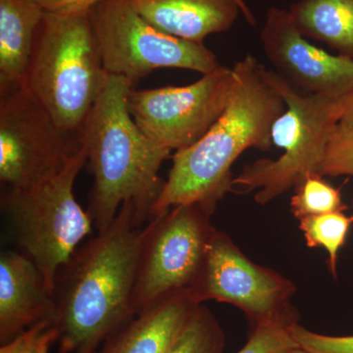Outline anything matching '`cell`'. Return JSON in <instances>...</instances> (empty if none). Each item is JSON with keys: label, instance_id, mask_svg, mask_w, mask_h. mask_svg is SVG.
<instances>
[{"label": "cell", "instance_id": "cell-12", "mask_svg": "<svg viewBox=\"0 0 353 353\" xmlns=\"http://www.w3.org/2000/svg\"><path fill=\"white\" fill-rule=\"evenodd\" d=\"M265 55L301 92L343 99L353 90V60L309 43L289 11L271 7L261 31Z\"/></svg>", "mask_w": 353, "mask_h": 353}, {"label": "cell", "instance_id": "cell-27", "mask_svg": "<svg viewBox=\"0 0 353 353\" xmlns=\"http://www.w3.org/2000/svg\"><path fill=\"white\" fill-rule=\"evenodd\" d=\"M282 353H309L304 350L303 348L297 347L294 348H292V350H287V352H284Z\"/></svg>", "mask_w": 353, "mask_h": 353}, {"label": "cell", "instance_id": "cell-11", "mask_svg": "<svg viewBox=\"0 0 353 353\" xmlns=\"http://www.w3.org/2000/svg\"><path fill=\"white\" fill-rule=\"evenodd\" d=\"M83 146L24 88L0 95V183L24 189L57 173Z\"/></svg>", "mask_w": 353, "mask_h": 353}, {"label": "cell", "instance_id": "cell-22", "mask_svg": "<svg viewBox=\"0 0 353 353\" xmlns=\"http://www.w3.org/2000/svg\"><path fill=\"white\" fill-rule=\"evenodd\" d=\"M58 331L53 322H43L28 329L0 347V353H50L57 345Z\"/></svg>", "mask_w": 353, "mask_h": 353}, {"label": "cell", "instance_id": "cell-9", "mask_svg": "<svg viewBox=\"0 0 353 353\" xmlns=\"http://www.w3.org/2000/svg\"><path fill=\"white\" fill-rule=\"evenodd\" d=\"M233 69L222 66L185 87L132 88L128 106L152 143L178 152L196 143L219 119L233 85Z\"/></svg>", "mask_w": 353, "mask_h": 353}, {"label": "cell", "instance_id": "cell-10", "mask_svg": "<svg viewBox=\"0 0 353 353\" xmlns=\"http://www.w3.org/2000/svg\"><path fill=\"white\" fill-rule=\"evenodd\" d=\"M296 290L289 279L254 263L228 234L216 231L190 294L199 303L215 301L236 306L253 329L278 320L299 319L290 305Z\"/></svg>", "mask_w": 353, "mask_h": 353}, {"label": "cell", "instance_id": "cell-24", "mask_svg": "<svg viewBox=\"0 0 353 353\" xmlns=\"http://www.w3.org/2000/svg\"><path fill=\"white\" fill-rule=\"evenodd\" d=\"M299 347L309 353H353V336H329L315 333L299 323L290 328Z\"/></svg>", "mask_w": 353, "mask_h": 353}, {"label": "cell", "instance_id": "cell-16", "mask_svg": "<svg viewBox=\"0 0 353 353\" xmlns=\"http://www.w3.org/2000/svg\"><path fill=\"white\" fill-rule=\"evenodd\" d=\"M43 14L32 0H0V95L23 88Z\"/></svg>", "mask_w": 353, "mask_h": 353}, {"label": "cell", "instance_id": "cell-2", "mask_svg": "<svg viewBox=\"0 0 353 353\" xmlns=\"http://www.w3.org/2000/svg\"><path fill=\"white\" fill-rule=\"evenodd\" d=\"M224 112L199 141L174 153L173 164L152 216L180 204H199L212 214L232 190L231 168L248 148L270 150L271 129L284 112V99L266 82L263 66L246 54L233 68Z\"/></svg>", "mask_w": 353, "mask_h": 353}, {"label": "cell", "instance_id": "cell-15", "mask_svg": "<svg viewBox=\"0 0 353 353\" xmlns=\"http://www.w3.org/2000/svg\"><path fill=\"white\" fill-rule=\"evenodd\" d=\"M199 304L188 292L166 297L134 316L95 353H167Z\"/></svg>", "mask_w": 353, "mask_h": 353}, {"label": "cell", "instance_id": "cell-21", "mask_svg": "<svg viewBox=\"0 0 353 353\" xmlns=\"http://www.w3.org/2000/svg\"><path fill=\"white\" fill-rule=\"evenodd\" d=\"M299 319H283L253 328L245 347L236 353H282L299 347L290 328Z\"/></svg>", "mask_w": 353, "mask_h": 353}, {"label": "cell", "instance_id": "cell-5", "mask_svg": "<svg viewBox=\"0 0 353 353\" xmlns=\"http://www.w3.org/2000/svg\"><path fill=\"white\" fill-rule=\"evenodd\" d=\"M263 77L285 101V111L271 129L272 143L283 153L278 159H259L246 165L232 181V190H257L254 201L260 205L296 188L309 174L321 175L327 146L338 126L343 99L306 94L264 67Z\"/></svg>", "mask_w": 353, "mask_h": 353}, {"label": "cell", "instance_id": "cell-17", "mask_svg": "<svg viewBox=\"0 0 353 353\" xmlns=\"http://www.w3.org/2000/svg\"><path fill=\"white\" fill-rule=\"evenodd\" d=\"M289 12L304 37L353 60V0H299Z\"/></svg>", "mask_w": 353, "mask_h": 353}, {"label": "cell", "instance_id": "cell-20", "mask_svg": "<svg viewBox=\"0 0 353 353\" xmlns=\"http://www.w3.org/2000/svg\"><path fill=\"white\" fill-rule=\"evenodd\" d=\"M347 205L343 201L341 190L323 179L320 174H309L296 187L290 199V210L297 220L310 216L345 212Z\"/></svg>", "mask_w": 353, "mask_h": 353}, {"label": "cell", "instance_id": "cell-8", "mask_svg": "<svg viewBox=\"0 0 353 353\" xmlns=\"http://www.w3.org/2000/svg\"><path fill=\"white\" fill-rule=\"evenodd\" d=\"M199 204H180L150 217L139 252L132 305L134 314L196 284L217 230Z\"/></svg>", "mask_w": 353, "mask_h": 353}, {"label": "cell", "instance_id": "cell-4", "mask_svg": "<svg viewBox=\"0 0 353 353\" xmlns=\"http://www.w3.org/2000/svg\"><path fill=\"white\" fill-rule=\"evenodd\" d=\"M88 11L43 14L23 85L78 141L108 76Z\"/></svg>", "mask_w": 353, "mask_h": 353}, {"label": "cell", "instance_id": "cell-29", "mask_svg": "<svg viewBox=\"0 0 353 353\" xmlns=\"http://www.w3.org/2000/svg\"><path fill=\"white\" fill-rule=\"evenodd\" d=\"M352 206H353V201H352Z\"/></svg>", "mask_w": 353, "mask_h": 353}, {"label": "cell", "instance_id": "cell-26", "mask_svg": "<svg viewBox=\"0 0 353 353\" xmlns=\"http://www.w3.org/2000/svg\"><path fill=\"white\" fill-rule=\"evenodd\" d=\"M336 129L347 134H353V90L341 101L340 120Z\"/></svg>", "mask_w": 353, "mask_h": 353}, {"label": "cell", "instance_id": "cell-23", "mask_svg": "<svg viewBox=\"0 0 353 353\" xmlns=\"http://www.w3.org/2000/svg\"><path fill=\"white\" fill-rule=\"evenodd\" d=\"M321 175L353 176V134L336 128L327 146Z\"/></svg>", "mask_w": 353, "mask_h": 353}, {"label": "cell", "instance_id": "cell-13", "mask_svg": "<svg viewBox=\"0 0 353 353\" xmlns=\"http://www.w3.org/2000/svg\"><path fill=\"white\" fill-rule=\"evenodd\" d=\"M57 304L43 274L22 252L0 254V345L39 323L55 322Z\"/></svg>", "mask_w": 353, "mask_h": 353}, {"label": "cell", "instance_id": "cell-6", "mask_svg": "<svg viewBox=\"0 0 353 353\" xmlns=\"http://www.w3.org/2000/svg\"><path fill=\"white\" fill-rule=\"evenodd\" d=\"M87 159L83 143L57 173L31 187L2 192V206L20 252L38 267L53 296L58 271L94 227L74 194Z\"/></svg>", "mask_w": 353, "mask_h": 353}, {"label": "cell", "instance_id": "cell-1", "mask_svg": "<svg viewBox=\"0 0 353 353\" xmlns=\"http://www.w3.org/2000/svg\"><path fill=\"white\" fill-rule=\"evenodd\" d=\"M145 220L132 204H123L112 223L58 271L57 353H95L136 316L132 296Z\"/></svg>", "mask_w": 353, "mask_h": 353}, {"label": "cell", "instance_id": "cell-3", "mask_svg": "<svg viewBox=\"0 0 353 353\" xmlns=\"http://www.w3.org/2000/svg\"><path fill=\"white\" fill-rule=\"evenodd\" d=\"M134 87L108 74L83 131L94 176L87 211L97 232L112 223L125 203L145 219L152 217L163 187L158 172L171 152L152 143L132 119L128 97Z\"/></svg>", "mask_w": 353, "mask_h": 353}, {"label": "cell", "instance_id": "cell-19", "mask_svg": "<svg viewBox=\"0 0 353 353\" xmlns=\"http://www.w3.org/2000/svg\"><path fill=\"white\" fill-rule=\"evenodd\" d=\"M353 224V215L345 212L310 216L299 221V229L303 232L309 248H323L329 254V269L336 278L339 252L347 241L348 232Z\"/></svg>", "mask_w": 353, "mask_h": 353}, {"label": "cell", "instance_id": "cell-7", "mask_svg": "<svg viewBox=\"0 0 353 353\" xmlns=\"http://www.w3.org/2000/svg\"><path fill=\"white\" fill-rule=\"evenodd\" d=\"M88 16L106 73L134 85L157 69L206 75L222 67L203 43L176 38L148 23L134 0H103L90 9Z\"/></svg>", "mask_w": 353, "mask_h": 353}, {"label": "cell", "instance_id": "cell-14", "mask_svg": "<svg viewBox=\"0 0 353 353\" xmlns=\"http://www.w3.org/2000/svg\"><path fill=\"white\" fill-rule=\"evenodd\" d=\"M137 9L160 31L194 43L231 29L239 13L256 24L250 7L239 0H134Z\"/></svg>", "mask_w": 353, "mask_h": 353}, {"label": "cell", "instance_id": "cell-28", "mask_svg": "<svg viewBox=\"0 0 353 353\" xmlns=\"http://www.w3.org/2000/svg\"><path fill=\"white\" fill-rule=\"evenodd\" d=\"M239 1H240L241 4H243V6H246L245 2L243 1V0H239Z\"/></svg>", "mask_w": 353, "mask_h": 353}, {"label": "cell", "instance_id": "cell-18", "mask_svg": "<svg viewBox=\"0 0 353 353\" xmlns=\"http://www.w3.org/2000/svg\"><path fill=\"white\" fill-rule=\"evenodd\" d=\"M226 334L215 315L199 304L167 353H224Z\"/></svg>", "mask_w": 353, "mask_h": 353}, {"label": "cell", "instance_id": "cell-25", "mask_svg": "<svg viewBox=\"0 0 353 353\" xmlns=\"http://www.w3.org/2000/svg\"><path fill=\"white\" fill-rule=\"evenodd\" d=\"M43 11L50 14H70L90 10L103 0H32Z\"/></svg>", "mask_w": 353, "mask_h": 353}]
</instances>
